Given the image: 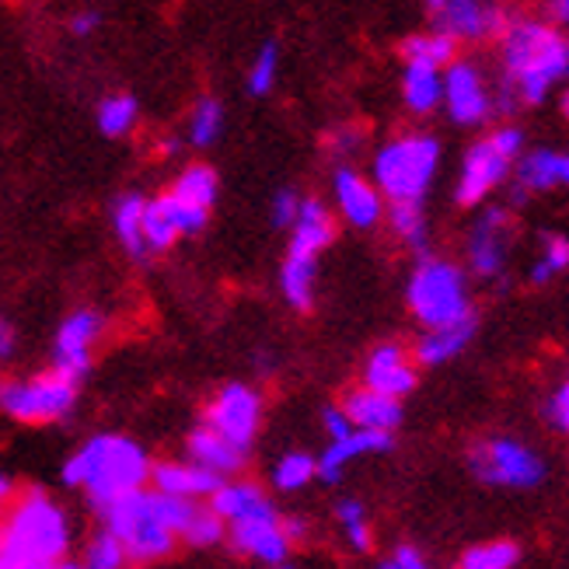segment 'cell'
Masks as SVG:
<instances>
[{"label": "cell", "instance_id": "20", "mask_svg": "<svg viewBox=\"0 0 569 569\" xmlns=\"http://www.w3.org/2000/svg\"><path fill=\"white\" fill-rule=\"evenodd\" d=\"M342 412L353 423V430H378V433H391L402 423V406L399 399H388V395H378L370 388H357L342 399Z\"/></svg>", "mask_w": 569, "mask_h": 569}, {"label": "cell", "instance_id": "2", "mask_svg": "<svg viewBox=\"0 0 569 569\" xmlns=\"http://www.w3.org/2000/svg\"><path fill=\"white\" fill-rule=\"evenodd\" d=\"M507 81L528 106H541L556 81L569 73V39L546 21H513L503 29Z\"/></svg>", "mask_w": 569, "mask_h": 569}, {"label": "cell", "instance_id": "51", "mask_svg": "<svg viewBox=\"0 0 569 569\" xmlns=\"http://www.w3.org/2000/svg\"><path fill=\"white\" fill-rule=\"evenodd\" d=\"M339 151H350V147H357V133L353 130H346V133H339V140H332Z\"/></svg>", "mask_w": 569, "mask_h": 569}, {"label": "cell", "instance_id": "27", "mask_svg": "<svg viewBox=\"0 0 569 569\" xmlns=\"http://www.w3.org/2000/svg\"><path fill=\"white\" fill-rule=\"evenodd\" d=\"M402 98L416 116H427L443 102V73L433 67L406 63L402 73Z\"/></svg>", "mask_w": 569, "mask_h": 569}, {"label": "cell", "instance_id": "1", "mask_svg": "<svg viewBox=\"0 0 569 569\" xmlns=\"http://www.w3.org/2000/svg\"><path fill=\"white\" fill-rule=\"evenodd\" d=\"M147 479H151V461H147L140 443L112 433L84 440L63 465V482L88 489L98 510L133 489H143Z\"/></svg>", "mask_w": 569, "mask_h": 569}, {"label": "cell", "instance_id": "32", "mask_svg": "<svg viewBox=\"0 0 569 569\" xmlns=\"http://www.w3.org/2000/svg\"><path fill=\"white\" fill-rule=\"evenodd\" d=\"M220 130H224V106L217 102V98H200L189 116V143L192 147H210Z\"/></svg>", "mask_w": 569, "mask_h": 569}, {"label": "cell", "instance_id": "48", "mask_svg": "<svg viewBox=\"0 0 569 569\" xmlns=\"http://www.w3.org/2000/svg\"><path fill=\"white\" fill-rule=\"evenodd\" d=\"M98 24H102V14H98V11H78L70 18V32L73 36H91V32H98Z\"/></svg>", "mask_w": 569, "mask_h": 569}, {"label": "cell", "instance_id": "41", "mask_svg": "<svg viewBox=\"0 0 569 569\" xmlns=\"http://www.w3.org/2000/svg\"><path fill=\"white\" fill-rule=\"evenodd\" d=\"M122 562H127V552H122L119 541L109 535V531H98L91 538V546L84 552V569H122Z\"/></svg>", "mask_w": 569, "mask_h": 569}, {"label": "cell", "instance_id": "34", "mask_svg": "<svg viewBox=\"0 0 569 569\" xmlns=\"http://www.w3.org/2000/svg\"><path fill=\"white\" fill-rule=\"evenodd\" d=\"M186 546H196V549H210L217 546L220 538H224V521L210 510V507H200V503H192L189 510V521L179 535Z\"/></svg>", "mask_w": 569, "mask_h": 569}, {"label": "cell", "instance_id": "11", "mask_svg": "<svg viewBox=\"0 0 569 569\" xmlns=\"http://www.w3.org/2000/svg\"><path fill=\"white\" fill-rule=\"evenodd\" d=\"M443 102H448V112L458 127H476V122L489 116L492 98L476 63L455 60L448 67V73H443Z\"/></svg>", "mask_w": 569, "mask_h": 569}, {"label": "cell", "instance_id": "9", "mask_svg": "<svg viewBox=\"0 0 569 569\" xmlns=\"http://www.w3.org/2000/svg\"><path fill=\"white\" fill-rule=\"evenodd\" d=\"M203 419H207L203 427L234 443L238 451H249L262 423V399L249 385H224L210 399Z\"/></svg>", "mask_w": 569, "mask_h": 569}, {"label": "cell", "instance_id": "3", "mask_svg": "<svg viewBox=\"0 0 569 569\" xmlns=\"http://www.w3.org/2000/svg\"><path fill=\"white\" fill-rule=\"evenodd\" d=\"M70 546L67 513L42 497V492H21L0 513V549L29 566H53Z\"/></svg>", "mask_w": 569, "mask_h": 569}, {"label": "cell", "instance_id": "8", "mask_svg": "<svg viewBox=\"0 0 569 569\" xmlns=\"http://www.w3.org/2000/svg\"><path fill=\"white\" fill-rule=\"evenodd\" d=\"M468 465H472V472L489 486L531 489L546 479V465H541V458L531 448H525V443L507 440V437L479 440L472 455H468Z\"/></svg>", "mask_w": 569, "mask_h": 569}, {"label": "cell", "instance_id": "30", "mask_svg": "<svg viewBox=\"0 0 569 569\" xmlns=\"http://www.w3.org/2000/svg\"><path fill=\"white\" fill-rule=\"evenodd\" d=\"M98 130H102L106 137H130L137 130V119H140V106L137 98L127 94V91H116L109 98H102L98 102Z\"/></svg>", "mask_w": 569, "mask_h": 569}, {"label": "cell", "instance_id": "10", "mask_svg": "<svg viewBox=\"0 0 569 569\" xmlns=\"http://www.w3.org/2000/svg\"><path fill=\"white\" fill-rule=\"evenodd\" d=\"M102 329H106V318L98 311L91 308L73 311L53 339V370H60L70 381H81L91 367V350L98 336H102Z\"/></svg>", "mask_w": 569, "mask_h": 569}, {"label": "cell", "instance_id": "24", "mask_svg": "<svg viewBox=\"0 0 569 569\" xmlns=\"http://www.w3.org/2000/svg\"><path fill=\"white\" fill-rule=\"evenodd\" d=\"M210 510L224 525H238V521H249V517L269 513V510H273V503L262 497V489H256L249 482H224L210 497Z\"/></svg>", "mask_w": 569, "mask_h": 569}, {"label": "cell", "instance_id": "31", "mask_svg": "<svg viewBox=\"0 0 569 569\" xmlns=\"http://www.w3.org/2000/svg\"><path fill=\"white\" fill-rule=\"evenodd\" d=\"M171 192H176L179 200H189L196 207L210 210L217 203L220 179H217V171L210 164H189L182 176L176 179V186H171Z\"/></svg>", "mask_w": 569, "mask_h": 569}, {"label": "cell", "instance_id": "49", "mask_svg": "<svg viewBox=\"0 0 569 569\" xmlns=\"http://www.w3.org/2000/svg\"><path fill=\"white\" fill-rule=\"evenodd\" d=\"M280 525H283V535L290 546H297V541H305L308 538V525L305 521H297V517H280Z\"/></svg>", "mask_w": 569, "mask_h": 569}, {"label": "cell", "instance_id": "46", "mask_svg": "<svg viewBox=\"0 0 569 569\" xmlns=\"http://www.w3.org/2000/svg\"><path fill=\"white\" fill-rule=\"evenodd\" d=\"M549 419H552L559 430L569 433V381L556 391V399L549 402Z\"/></svg>", "mask_w": 569, "mask_h": 569}, {"label": "cell", "instance_id": "43", "mask_svg": "<svg viewBox=\"0 0 569 569\" xmlns=\"http://www.w3.org/2000/svg\"><path fill=\"white\" fill-rule=\"evenodd\" d=\"M297 210H301V196H297L293 189H280L273 196V224L277 228H293Z\"/></svg>", "mask_w": 569, "mask_h": 569}, {"label": "cell", "instance_id": "28", "mask_svg": "<svg viewBox=\"0 0 569 569\" xmlns=\"http://www.w3.org/2000/svg\"><path fill=\"white\" fill-rule=\"evenodd\" d=\"M315 273H318V259H301V256H287L280 266V290L287 297V305L297 311H308L315 301Z\"/></svg>", "mask_w": 569, "mask_h": 569}, {"label": "cell", "instance_id": "21", "mask_svg": "<svg viewBox=\"0 0 569 569\" xmlns=\"http://www.w3.org/2000/svg\"><path fill=\"white\" fill-rule=\"evenodd\" d=\"M391 448V433H378V430H353L346 433L342 440H332L326 455H321L315 465H318V479L326 482H339L342 468L350 465L353 458L360 455H378V451H388Z\"/></svg>", "mask_w": 569, "mask_h": 569}, {"label": "cell", "instance_id": "35", "mask_svg": "<svg viewBox=\"0 0 569 569\" xmlns=\"http://www.w3.org/2000/svg\"><path fill=\"white\" fill-rule=\"evenodd\" d=\"M521 559V549L513 541H489V546L468 549L458 559V569H513Z\"/></svg>", "mask_w": 569, "mask_h": 569}, {"label": "cell", "instance_id": "42", "mask_svg": "<svg viewBox=\"0 0 569 569\" xmlns=\"http://www.w3.org/2000/svg\"><path fill=\"white\" fill-rule=\"evenodd\" d=\"M566 266H569V241L552 234V238H546V252H541L538 266L531 269V280L535 283H549L556 273H562Z\"/></svg>", "mask_w": 569, "mask_h": 569}, {"label": "cell", "instance_id": "39", "mask_svg": "<svg viewBox=\"0 0 569 569\" xmlns=\"http://www.w3.org/2000/svg\"><path fill=\"white\" fill-rule=\"evenodd\" d=\"M315 476H318L315 458H308V455H301V451H293V455L280 458V465L273 468V482H277V489H283V492L305 489Z\"/></svg>", "mask_w": 569, "mask_h": 569}, {"label": "cell", "instance_id": "14", "mask_svg": "<svg viewBox=\"0 0 569 569\" xmlns=\"http://www.w3.org/2000/svg\"><path fill=\"white\" fill-rule=\"evenodd\" d=\"M231 546L241 556H249V559H256L262 566H283L290 549H293L290 541H287V535H283V525H280L277 510L231 525Z\"/></svg>", "mask_w": 569, "mask_h": 569}, {"label": "cell", "instance_id": "38", "mask_svg": "<svg viewBox=\"0 0 569 569\" xmlns=\"http://www.w3.org/2000/svg\"><path fill=\"white\" fill-rule=\"evenodd\" d=\"M158 200H161L164 213L171 217V224H176L179 238H186V234H200V231L207 228L210 210L196 207V203H189V200H179L176 192H164V196H158Z\"/></svg>", "mask_w": 569, "mask_h": 569}, {"label": "cell", "instance_id": "55", "mask_svg": "<svg viewBox=\"0 0 569 569\" xmlns=\"http://www.w3.org/2000/svg\"><path fill=\"white\" fill-rule=\"evenodd\" d=\"M427 8H430V11H433V14H437V11H440V8H443V0H427Z\"/></svg>", "mask_w": 569, "mask_h": 569}, {"label": "cell", "instance_id": "5", "mask_svg": "<svg viewBox=\"0 0 569 569\" xmlns=\"http://www.w3.org/2000/svg\"><path fill=\"white\" fill-rule=\"evenodd\" d=\"M440 164V143L430 133H402L375 154V186L391 203H419Z\"/></svg>", "mask_w": 569, "mask_h": 569}, {"label": "cell", "instance_id": "15", "mask_svg": "<svg viewBox=\"0 0 569 569\" xmlns=\"http://www.w3.org/2000/svg\"><path fill=\"white\" fill-rule=\"evenodd\" d=\"M507 171H510V161H507L489 140L472 143V147H468V154H465L461 179H458V189H455L458 203H461V207H476V203H482L486 196L507 179Z\"/></svg>", "mask_w": 569, "mask_h": 569}, {"label": "cell", "instance_id": "33", "mask_svg": "<svg viewBox=\"0 0 569 569\" xmlns=\"http://www.w3.org/2000/svg\"><path fill=\"white\" fill-rule=\"evenodd\" d=\"M388 220H391V231L399 234L409 244V249L427 252V217H423V207H419V203H391Z\"/></svg>", "mask_w": 569, "mask_h": 569}, {"label": "cell", "instance_id": "47", "mask_svg": "<svg viewBox=\"0 0 569 569\" xmlns=\"http://www.w3.org/2000/svg\"><path fill=\"white\" fill-rule=\"evenodd\" d=\"M321 419H326V430H329V437L332 440H342L346 433H353V423H350V419H346V412L342 409H326V416H321Z\"/></svg>", "mask_w": 569, "mask_h": 569}, {"label": "cell", "instance_id": "18", "mask_svg": "<svg viewBox=\"0 0 569 569\" xmlns=\"http://www.w3.org/2000/svg\"><path fill=\"white\" fill-rule=\"evenodd\" d=\"M332 238H336V220H332L329 207L321 200H301V210H297V220L290 228L287 256L318 259L332 244Z\"/></svg>", "mask_w": 569, "mask_h": 569}, {"label": "cell", "instance_id": "23", "mask_svg": "<svg viewBox=\"0 0 569 569\" xmlns=\"http://www.w3.org/2000/svg\"><path fill=\"white\" fill-rule=\"evenodd\" d=\"M476 336V315H468L455 326H440V329H427V336L416 342V360L423 367H437L455 360L468 342Z\"/></svg>", "mask_w": 569, "mask_h": 569}, {"label": "cell", "instance_id": "40", "mask_svg": "<svg viewBox=\"0 0 569 569\" xmlns=\"http://www.w3.org/2000/svg\"><path fill=\"white\" fill-rule=\"evenodd\" d=\"M336 517H339V525L346 531V538H350V546L357 552H370V546H375V535H370V525H367V513L357 500H342L336 507Z\"/></svg>", "mask_w": 569, "mask_h": 569}, {"label": "cell", "instance_id": "6", "mask_svg": "<svg viewBox=\"0 0 569 569\" xmlns=\"http://www.w3.org/2000/svg\"><path fill=\"white\" fill-rule=\"evenodd\" d=\"M409 308L427 329L455 326L472 315L465 273L448 259H423L409 280Z\"/></svg>", "mask_w": 569, "mask_h": 569}, {"label": "cell", "instance_id": "22", "mask_svg": "<svg viewBox=\"0 0 569 569\" xmlns=\"http://www.w3.org/2000/svg\"><path fill=\"white\" fill-rule=\"evenodd\" d=\"M189 461L196 465V468H207V472H213V476H231V472H238V468L244 465V451H238L234 443H228L220 433H213L210 427H200V430H192L189 433Z\"/></svg>", "mask_w": 569, "mask_h": 569}, {"label": "cell", "instance_id": "57", "mask_svg": "<svg viewBox=\"0 0 569 569\" xmlns=\"http://www.w3.org/2000/svg\"><path fill=\"white\" fill-rule=\"evenodd\" d=\"M269 569H290V566H287V562H283V566H269Z\"/></svg>", "mask_w": 569, "mask_h": 569}, {"label": "cell", "instance_id": "52", "mask_svg": "<svg viewBox=\"0 0 569 569\" xmlns=\"http://www.w3.org/2000/svg\"><path fill=\"white\" fill-rule=\"evenodd\" d=\"M552 14L559 21H569V0H552Z\"/></svg>", "mask_w": 569, "mask_h": 569}, {"label": "cell", "instance_id": "29", "mask_svg": "<svg viewBox=\"0 0 569 569\" xmlns=\"http://www.w3.org/2000/svg\"><path fill=\"white\" fill-rule=\"evenodd\" d=\"M402 57L406 63H419V67H451L455 57H458V42L443 32H419V36H409L402 42Z\"/></svg>", "mask_w": 569, "mask_h": 569}, {"label": "cell", "instance_id": "44", "mask_svg": "<svg viewBox=\"0 0 569 569\" xmlns=\"http://www.w3.org/2000/svg\"><path fill=\"white\" fill-rule=\"evenodd\" d=\"M489 143L497 147V151H500L507 161H513L517 154H521V147H525V133L517 130V127H500L497 133L489 137Z\"/></svg>", "mask_w": 569, "mask_h": 569}, {"label": "cell", "instance_id": "37", "mask_svg": "<svg viewBox=\"0 0 569 569\" xmlns=\"http://www.w3.org/2000/svg\"><path fill=\"white\" fill-rule=\"evenodd\" d=\"M277 73H280V42L269 39L259 46V53L252 57V67H249V91L252 94H269L277 84Z\"/></svg>", "mask_w": 569, "mask_h": 569}, {"label": "cell", "instance_id": "54", "mask_svg": "<svg viewBox=\"0 0 569 569\" xmlns=\"http://www.w3.org/2000/svg\"><path fill=\"white\" fill-rule=\"evenodd\" d=\"M46 569H84V566H81V562H67V559H60V562L46 566Z\"/></svg>", "mask_w": 569, "mask_h": 569}, {"label": "cell", "instance_id": "56", "mask_svg": "<svg viewBox=\"0 0 569 569\" xmlns=\"http://www.w3.org/2000/svg\"><path fill=\"white\" fill-rule=\"evenodd\" d=\"M562 116H566V122H569V91L562 94Z\"/></svg>", "mask_w": 569, "mask_h": 569}, {"label": "cell", "instance_id": "45", "mask_svg": "<svg viewBox=\"0 0 569 569\" xmlns=\"http://www.w3.org/2000/svg\"><path fill=\"white\" fill-rule=\"evenodd\" d=\"M378 569H430V566L412 546H402V549H395V556H388Z\"/></svg>", "mask_w": 569, "mask_h": 569}, {"label": "cell", "instance_id": "12", "mask_svg": "<svg viewBox=\"0 0 569 569\" xmlns=\"http://www.w3.org/2000/svg\"><path fill=\"white\" fill-rule=\"evenodd\" d=\"M437 24L443 36L479 42L507 29V14L492 4V0H443V8L437 11Z\"/></svg>", "mask_w": 569, "mask_h": 569}, {"label": "cell", "instance_id": "25", "mask_svg": "<svg viewBox=\"0 0 569 569\" xmlns=\"http://www.w3.org/2000/svg\"><path fill=\"white\" fill-rule=\"evenodd\" d=\"M556 186H569V154L531 151L521 158V164H517V189H521V196Z\"/></svg>", "mask_w": 569, "mask_h": 569}, {"label": "cell", "instance_id": "26", "mask_svg": "<svg viewBox=\"0 0 569 569\" xmlns=\"http://www.w3.org/2000/svg\"><path fill=\"white\" fill-rule=\"evenodd\" d=\"M143 196L140 192H122L119 200L112 203V231L119 238V244L127 249L133 259L147 256L143 244Z\"/></svg>", "mask_w": 569, "mask_h": 569}, {"label": "cell", "instance_id": "19", "mask_svg": "<svg viewBox=\"0 0 569 569\" xmlns=\"http://www.w3.org/2000/svg\"><path fill=\"white\" fill-rule=\"evenodd\" d=\"M151 482H154V492H161V497L196 500V503H200L203 497L210 500L213 492L224 486V479L207 472V468L179 465V461H164V465L151 468Z\"/></svg>", "mask_w": 569, "mask_h": 569}, {"label": "cell", "instance_id": "17", "mask_svg": "<svg viewBox=\"0 0 569 569\" xmlns=\"http://www.w3.org/2000/svg\"><path fill=\"white\" fill-rule=\"evenodd\" d=\"M363 388L388 395V399H402V395L416 388V367L399 342H381L378 350L367 357Z\"/></svg>", "mask_w": 569, "mask_h": 569}, {"label": "cell", "instance_id": "7", "mask_svg": "<svg viewBox=\"0 0 569 569\" xmlns=\"http://www.w3.org/2000/svg\"><path fill=\"white\" fill-rule=\"evenodd\" d=\"M73 402H78V381L63 378L60 370L0 381V409L18 423H57L70 416Z\"/></svg>", "mask_w": 569, "mask_h": 569}, {"label": "cell", "instance_id": "53", "mask_svg": "<svg viewBox=\"0 0 569 569\" xmlns=\"http://www.w3.org/2000/svg\"><path fill=\"white\" fill-rule=\"evenodd\" d=\"M11 503V482L0 479V513H4V507Z\"/></svg>", "mask_w": 569, "mask_h": 569}, {"label": "cell", "instance_id": "4", "mask_svg": "<svg viewBox=\"0 0 569 569\" xmlns=\"http://www.w3.org/2000/svg\"><path fill=\"white\" fill-rule=\"evenodd\" d=\"M106 531L119 541L130 562H158L176 549V531L164 525L154 489H133L102 507Z\"/></svg>", "mask_w": 569, "mask_h": 569}, {"label": "cell", "instance_id": "16", "mask_svg": "<svg viewBox=\"0 0 569 569\" xmlns=\"http://www.w3.org/2000/svg\"><path fill=\"white\" fill-rule=\"evenodd\" d=\"M510 234H513V220L503 207H492L482 213L472 238H468V262H472L479 277H500L510 249Z\"/></svg>", "mask_w": 569, "mask_h": 569}, {"label": "cell", "instance_id": "36", "mask_svg": "<svg viewBox=\"0 0 569 569\" xmlns=\"http://www.w3.org/2000/svg\"><path fill=\"white\" fill-rule=\"evenodd\" d=\"M176 241H179V231L171 224V217L164 213L161 200H147L143 203V244L151 252H168Z\"/></svg>", "mask_w": 569, "mask_h": 569}, {"label": "cell", "instance_id": "50", "mask_svg": "<svg viewBox=\"0 0 569 569\" xmlns=\"http://www.w3.org/2000/svg\"><path fill=\"white\" fill-rule=\"evenodd\" d=\"M11 350H14V332H11V326L4 318H0V360L4 357H11Z\"/></svg>", "mask_w": 569, "mask_h": 569}, {"label": "cell", "instance_id": "13", "mask_svg": "<svg viewBox=\"0 0 569 569\" xmlns=\"http://www.w3.org/2000/svg\"><path fill=\"white\" fill-rule=\"evenodd\" d=\"M332 192H336V207L346 217V224H353L360 231L375 228L385 217V196L378 192V186L363 179L357 168L342 164L332 176Z\"/></svg>", "mask_w": 569, "mask_h": 569}]
</instances>
